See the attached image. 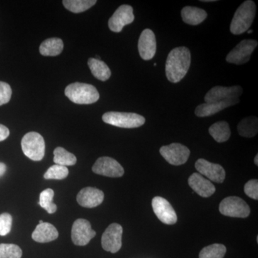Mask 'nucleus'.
Returning a JSON list of instances; mask_svg holds the SVG:
<instances>
[{
  "label": "nucleus",
  "mask_w": 258,
  "mask_h": 258,
  "mask_svg": "<svg viewBox=\"0 0 258 258\" xmlns=\"http://www.w3.org/2000/svg\"><path fill=\"white\" fill-rule=\"evenodd\" d=\"M191 64V52L186 47L173 49L166 62V76L173 83H179L184 79Z\"/></svg>",
  "instance_id": "f257e3e1"
},
{
  "label": "nucleus",
  "mask_w": 258,
  "mask_h": 258,
  "mask_svg": "<svg viewBox=\"0 0 258 258\" xmlns=\"http://www.w3.org/2000/svg\"><path fill=\"white\" fill-rule=\"evenodd\" d=\"M256 5L253 1L244 2L236 10L230 25V32L233 35H241L249 30L255 18Z\"/></svg>",
  "instance_id": "f03ea898"
},
{
  "label": "nucleus",
  "mask_w": 258,
  "mask_h": 258,
  "mask_svg": "<svg viewBox=\"0 0 258 258\" xmlns=\"http://www.w3.org/2000/svg\"><path fill=\"white\" fill-rule=\"evenodd\" d=\"M64 95L76 104H92L100 98L99 93L95 86L82 83L69 85L64 90Z\"/></svg>",
  "instance_id": "7ed1b4c3"
},
{
  "label": "nucleus",
  "mask_w": 258,
  "mask_h": 258,
  "mask_svg": "<svg viewBox=\"0 0 258 258\" xmlns=\"http://www.w3.org/2000/svg\"><path fill=\"white\" fill-rule=\"evenodd\" d=\"M102 119L108 124L123 128H138L145 123V118L135 113L123 112H107Z\"/></svg>",
  "instance_id": "20e7f679"
},
{
  "label": "nucleus",
  "mask_w": 258,
  "mask_h": 258,
  "mask_svg": "<svg viewBox=\"0 0 258 258\" xmlns=\"http://www.w3.org/2000/svg\"><path fill=\"white\" fill-rule=\"evenodd\" d=\"M21 147L24 154L32 161H41L45 156V140L37 132L25 134L22 139Z\"/></svg>",
  "instance_id": "39448f33"
},
{
  "label": "nucleus",
  "mask_w": 258,
  "mask_h": 258,
  "mask_svg": "<svg viewBox=\"0 0 258 258\" xmlns=\"http://www.w3.org/2000/svg\"><path fill=\"white\" fill-rule=\"evenodd\" d=\"M220 212L225 216L245 218L249 216L250 209L242 199L238 197H228L220 203Z\"/></svg>",
  "instance_id": "423d86ee"
},
{
  "label": "nucleus",
  "mask_w": 258,
  "mask_h": 258,
  "mask_svg": "<svg viewBox=\"0 0 258 258\" xmlns=\"http://www.w3.org/2000/svg\"><path fill=\"white\" fill-rule=\"evenodd\" d=\"M254 40H244L236 45L226 57L227 62L235 64H243L248 62L252 52L257 46Z\"/></svg>",
  "instance_id": "0eeeda50"
},
{
  "label": "nucleus",
  "mask_w": 258,
  "mask_h": 258,
  "mask_svg": "<svg viewBox=\"0 0 258 258\" xmlns=\"http://www.w3.org/2000/svg\"><path fill=\"white\" fill-rule=\"evenodd\" d=\"M161 155L171 165H182L187 161L190 151L187 147L179 143H173L170 145L161 147Z\"/></svg>",
  "instance_id": "6e6552de"
},
{
  "label": "nucleus",
  "mask_w": 258,
  "mask_h": 258,
  "mask_svg": "<svg viewBox=\"0 0 258 258\" xmlns=\"http://www.w3.org/2000/svg\"><path fill=\"white\" fill-rule=\"evenodd\" d=\"M123 228L119 224L113 223L107 227L101 238L103 248L108 252L115 253L118 252L122 246Z\"/></svg>",
  "instance_id": "1a4fd4ad"
},
{
  "label": "nucleus",
  "mask_w": 258,
  "mask_h": 258,
  "mask_svg": "<svg viewBox=\"0 0 258 258\" xmlns=\"http://www.w3.org/2000/svg\"><path fill=\"white\" fill-rule=\"evenodd\" d=\"M92 170L95 174L108 177H120L124 174V169L119 163L113 158L108 157L98 158Z\"/></svg>",
  "instance_id": "9d476101"
},
{
  "label": "nucleus",
  "mask_w": 258,
  "mask_h": 258,
  "mask_svg": "<svg viewBox=\"0 0 258 258\" xmlns=\"http://www.w3.org/2000/svg\"><path fill=\"white\" fill-rule=\"evenodd\" d=\"M96 235V232L92 230L91 223L88 220L79 219L74 222L71 231V237L76 245H86Z\"/></svg>",
  "instance_id": "9b49d317"
},
{
  "label": "nucleus",
  "mask_w": 258,
  "mask_h": 258,
  "mask_svg": "<svg viewBox=\"0 0 258 258\" xmlns=\"http://www.w3.org/2000/svg\"><path fill=\"white\" fill-rule=\"evenodd\" d=\"M134 18L133 8L128 5H121L108 20V28L112 32H121L125 25L133 23Z\"/></svg>",
  "instance_id": "f8f14e48"
},
{
  "label": "nucleus",
  "mask_w": 258,
  "mask_h": 258,
  "mask_svg": "<svg viewBox=\"0 0 258 258\" xmlns=\"http://www.w3.org/2000/svg\"><path fill=\"white\" fill-rule=\"evenodd\" d=\"M152 208L161 222L166 225H174L177 221L175 210L166 199L155 197L152 200Z\"/></svg>",
  "instance_id": "ddd939ff"
},
{
  "label": "nucleus",
  "mask_w": 258,
  "mask_h": 258,
  "mask_svg": "<svg viewBox=\"0 0 258 258\" xmlns=\"http://www.w3.org/2000/svg\"><path fill=\"white\" fill-rule=\"evenodd\" d=\"M243 93V89L239 86L232 87H223L215 86L208 91L205 96V101L207 103H216L227 101V100L239 98Z\"/></svg>",
  "instance_id": "4468645a"
},
{
  "label": "nucleus",
  "mask_w": 258,
  "mask_h": 258,
  "mask_svg": "<svg viewBox=\"0 0 258 258\" xmlns=\"http://www.w3.org/2000/svg\"><path fill=\"white\" fill-rule=\"evenodd\" d=\"M195 168L201 175L206 176L210 181L222 183L225 179V169L220 164H213L205 159H200L196 161Z\"/></svg>",
  "instance_id": "2eb2a0df"
},
{
  "label": "nucleus",
  "mask_w": 258,
  "mask_h": 258,
  "mask_svg": "<svg viewBox=\"0 0 258 258\" xmlns=\"http://www.w3.org/2000/svg\"><path fill=\"white\" fill-rule=\"evenodd\" d=\"M138 48L139 55L144 60L152 59L157 52V40L154 32L146 29L139 37Z\"/></svg>",
  "instance_id": "dca6fc26"
},
{
  "label": "nucleus",
  "mask_w": 258,
  "mask_h": 258,
  "mask_svg": "<svg viewBox=\"0 0 258 258\" xmlns=\"http://www.w3.org/2000/svg\"><path fill=\"white\" fill-rule=\"evenodd\" d=\"M104 200V193L95 187L83 188L78 194L77 202L81 206L93 208L99 206Z\"/></svg>",
  "instance_id": "f3484780"
},
{
  "label": "nucleus",
  "mask_w": 258,
  "mask_h": 258,
  "mask_svg": "<svg viewBox=\"0 0 258 258\" xmlns=\"http://www.w3.org/2000/svg\"><path fill=\"white\" fill-rule=\"evenodd\" d=\"M188 183L190 187L203 198H210L216 191L215 185L199 173L191 174L188 179Z\"/></svg>",
  "instance_id": "a211bd4d"
},
{
  "label": "nucleus",
  "mask_w": 258,
  "mask_h": 258,
  "mask_svg": "<svg viewBox=\"0 0 258 258\" xmlns=\"http://www.w3.org/2000/svg\"><path fill=\"white\" fill-rule=\"evenodd\" d=\"M239 102H240L239 98H235V99L227 100V101L216 102V103H203L197 107L195 114L198 117L210 116V115L216 114L228 107L237 104Z\"/></svg>",
  "instance_id": "6ab92c4d"
},
{
  "label": "nucleus",
  "mask_w": 258,
  "mask_h": 258,
  "mask_svg": "<svg viewBox=\"0 0 258 258\" xmlns=\"http://www.w3.org/2000/svg\"><path fill=\"white\" fill-rule=\"evenodd\" d=\"M57 229L52 224L42 222L37 226L32 234V238L35 242L45 243L55 240L58 237Z\"/></svg>",
  "instance_id": "aec40b11"
},
{
  "label": "nucleus",
  "mask_w": 258,
  "mask_h": 258,
  "mask_svg": "<svg viewBox=\"0 0 258 258\" xmlns=\"http://www.w3.org/2000/svg\"><path fill=\"white\" fill-rule=\"evenodd\" d=\"M181 15L183 21L190 25H200L208 17V13L205 10L190 6L183 8Z\"/></svg>",
  "instance_id": "412c9836"
},
{
  "label": "nucleus",
  "mask_w": 258,
  "mask_h": 258,
  "mask_svg": "<svg viewBox=\"0 0 258 258\" xmlns=\"http://www.w3.org/2000/svg\"><path fill=\"white\" fill-rule=\"evenodd\" d=\"M88 64L91 74L97 79L101 81H106L111 77V70L103 61L91 57L88 59Z\"/></svg>",
  "instance_id": "4be33fe9"
},
{
  "label": "nucleus",
  "mask_w": 258,
  "mask_h": 258,
  "mask_svg": "<svg viewBox=\"0 0 258 258\" xmlns=\"http://www.w3.org/2000/svg\"><path fill=\"white\" fill-rule=\"evenodd\" d=\"M63 42L57 37L47 39L42 42L40 52L43 56H57L63 50Z\"/></svg>",
  "instance_id": "5701e85b"
},
{
  "label": "nucleus",
  "mask_w": 258,
  "mask_h": 258,
  "mask_svg": "<svg viewBox=\"0 0 258 258\" xmlns=\"http://www.w3.org/2000/svg\"><path fill=\"white\" fill-rule=\"evenodd\" d=\"M209 133L218 143H223L230 139V125L226 121H219L214 123L209 128Z\"/></svg>",
  "instance_id": "b1692460"
},
{
  "label": "nucleus",
  "mask_w": 258,
  "mask_h": 258,
  "mask_svg": "<svg viewBox=\"0 0 258 258\" xmlns=\"http://www.w3.org/2000/svg\"><path fill=\"white\" fill-rule=\"evenodd\" d=\"M237 131L241 137L252 138L258 132V120L257 117L249 116L241 120L237 125Z\"/></svg>",
  "instance_id": "393cba45"
},
{
  "label": "nucleus",
  "mask_w": 258,
  "mask_h": 258,
  "mask_svg": "<svg viewBox=\"0 0 258 258\" xmlns=\"http://www.w3.org/2000/svg\"><path fill=\"white\" fill-rule=\"evenodd\" d=\"M54 162L57 165L74 166L77 162L76 156L68 152L62 147H57L54 150Z\"/></svg>",
  "instance_id": "a878e982"
},
{
  "label": "nucleus",
  "mask_w": 258,
  "mask_h": 258,
  "mask_svg": "<svg viewBox=\"0 0 258 258\" xmlns=\"http://www.w3.org/2000/svg\"><path fill=\"white\" fill-rule=\"evenodd\" d=\"M96 0H64V8L74 13H81L86 11L96 5Z\"/></svg>",
  "instance_id": "bb28decb"
},
{
  "label": "nucleus",
  "mask_w": 258,
  "mask_h": 258,
  "mask_svg": "<svg viewBox=\"0 0 258 258\" xmlns=\"http://www.w3.org/2000/svg\"><path fill=\"white\" fill-rule=\"evenodd\" d=\"M54 195L55 193L52 189H45L40 193L39 205L49 214H54L57 211V205L52 203Z\"/></svg>",
  "instance_id": "cd10ccee"
},
{
  "label": "nucleus",
  "mask_w": 258,
  "mask_h": 258,
  "mask_svg": "<svg viewBox=\"0 0 258 258\" xmlns=\"http://www.w3.org/2000/svg\"><path fill=\"white\" fill-rule=\"evenodd\" d=\"M226 247L222 244H213L202 249L200 258H223L226 253Z\"/></svg>",
  "instance_id": "c85d7f7f"
},
{
  "label": "nucleus",
  "mask_w": 258,
  "mask_h": 258,
  "mask_svg": "<svg viewBox=\"0 0 258 258\" xmlns=\"http://www.w3.org/2000/svg\"><path fill=\"white\" fill-rule=\"evenodd\" d=\"M69 174V169L66 166L55 164L47 169L44 174V178L46 179L61 180L66 179Z\"/></svg>",
  "instance_id": "c756f323"
},
{
  "label": "nucleus",
  "mask_w": 258,
  "mask_h": 258,
  "mask_svg": "<svg viewBox=\"0 0 258 258\" xmlns=\"http://www.w3.org/2000/svg\"><path fill=\"white\" fill-rule=\"evenodd\" d=\"M23 251L14 244H0V258H21Z\"/></svg>",
  "instance_id": "7c9ffc66"
},
{
  "label": "nucleus",
  "mask_w": 258,
  "mask_h": 258,
  "mask_svg": "<svg viewBox=\"0 0 258 258\" xmlns=\"http://www.w3.org/2000/svg\"><path fill=\"white\" fill-rule=\"evenodd\" d=\"M13 225V217L9 213L0 215V235L5 236L9 234Z\"/></svg>",
  "instance_id": "2f4dec72"
},
{
  "label": "nucleus",
  "mask_w": 258,
  "mask_h": 258,
  "mask_svg": "<svg viewBox=\"0 0 258 258\" xmlns=\"http://www.w3.org/2000/svg\"><path fill=\"white\" fill-rule=\"evenodd\" d=\"M12 88L8 83L0 81V106L9 103L11 99Z\"/></svg>",
  "instance_id": "473e14b6"
},
{
  "label": "nucleus",
  "mask_w": 258,
  "mask_h": 258,
  "mask_svg": "<svg viewBox=\"0 0 258 258\" xmlns=\"http://www.w3.org/2000/svg\"><path fill=\"white\" fill-rule=\"evenodd\" d=\"M244 193L249 198L258 200V181L257 179L249 180L244 185Z\"/></svg>",
  "instance_id": "72a5a7b5"
},
{
  "label": "nucleus",
  "mask_w": 258,
  "mask_h": 258,
  "mask_svg": "<svg viewBox=\"0 0 258 258\" xmlns=\"http://www.w3.org/2000/svg\"><path fill=\"white\" fill-rule=\"evenodd\" d=\"M10 135L9 129L4 125L0 124V142L8 139Z\"/></svg>",
  "instance_id": "f704fd0d"
},
{
  "label": "nucleus",
  "mask_w": 258,
  "mask_h": 258,
  "mask_svg": "<svg viewBox=\"0 0 258 258\" xmlns=\"http://www.w3.org/2000/svg\"><path fill=\"white\" fill-rule=\"evenodd\" d=\"M7 171V166L4 163L0 162V177H2Z\"/></svg>",
  "instance_id": "c9c22d12"
},
{
  "label": "nucleus",
  "mask_w": 258,
  "mask_h": 258,
  "mask_svg": "<svg viewBox=\"0 0 258 258\" xmlns=\"http://www.w3.org/2000/svg\"><path fill=\"white\" fill-rule=\"evenodd\" d=\"M254 164H255V165L258 166V155H257H257H256V157H254Z\"/></svg>",
  "instance_id": "e433bc0d"
},
{
  "label": "nucleus",
  "mask_w": 258,
  "mask_h": 258,
  "mask_svg": "<svg viewBox=\"0 0 258 258\" xmlns=\"http://www.w3.org/2000/svg\"><path fill=\"white\" fill-rule=\"evenodd\" d=\"M253 32V30H248V32H247V33L251 34L252 32Z\"/></svg>",
  "instance_id": "4c0bfd02"
},
{
  "label": "nucleus",
  "mask_w": 258,
  "mask_h": 258,
  "mask_svg": "<svg viewBox=\"0 0 258 258\" xmlns=\"http://www.w3.org/2000/svg\"><path fill=\"white\" fill-rule=\"evenodd\" d=\"M42 222H42V220H40V224H42Z\"/></svg>",
  "instance_id": "58836bf2"
},
{
  "label": "nucleus",
  "mask_w": 258,
  "mask_h": 258,
  "mask_svg": "<svg viewBox=\"0 0 258 258\" xmlns=\"http://www.w3.org/2000/svg\"><path fill=\"white\" fill-rule=\"evenodd\" d=\"M154 66H157V63H156V62H155V63L154 64Z\"/></svg>",
  "instance_id": "ea45409f"
}]
</instances>
